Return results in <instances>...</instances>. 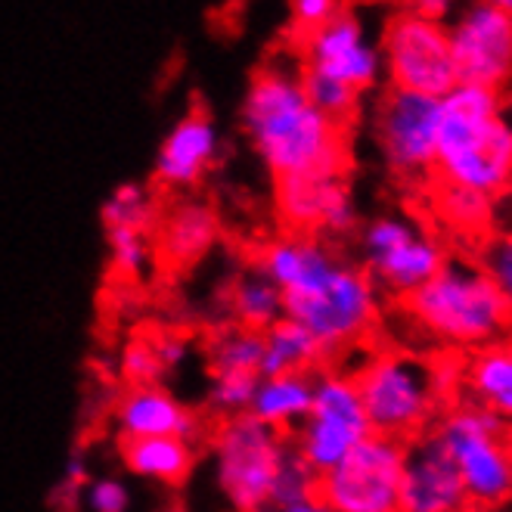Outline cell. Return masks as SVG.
<instances>
[{
    "label": "cell",
    "mask_w": 512,
    "mask_h": 512,
    "mask_svg": "<svg viewBox=\"0 0 512 512\" xmlns=\"http://www.w3.org/2000/svg\"><path fill=\"white\" fill-rule=\"evenodd\" d=\"M258 267L283 292V314L305 326L326 357L364 342L379 320V289L367 270L345 264L308 233L274 239Z\"/></svg>",
    "instance_id": "6da1fadb"
},
{
    "label": "cell",
    "mask_w": 512,
    "mask_h": 512,
    "mask_svg": "<svg viewBox=\"0 0 512 512\" xmlns=\"http://www.w3.org/2000/svg\"><path fill=\"white\" fill-rule=\"evenodd\" d=\"M243 125L277 180L342 177L348 168L345 125L317 112L295 75L280 69L258 72L246 94Z\"/></svg>",
    "instance_id": "7a4b0ae2"
},
{
    "label": "cell",
    "mask_w": 512,
    "mask_h": 512,
    "mask_svg": "<svg viewBox=\"0 0 512 512\" xmlns=\"http://www.w3.org/2000/svg\"><path fill=\"white\" fill-rule=\"evenodd\" d=\"M435 171L441 184L488 199L512 190V125L497 87L460 81L441 97Z\"/></svg>",
    "instance_id": "3957f363"
},
{
    "label": "cell",
    "mask_w": 512,
    "mask_h": 512,
    "mask_svg": "<svg viewBox=\"0 0 512 512\" xmlns=\"http://www.w3.org/2000/svg\"><path fill=\"white\" fill-rule=\"evenodd\" d=\"M407 317L438 342L488 348L509 333L512 314L503 292L475 258H447L438 274L401 298Z\"/></svg>",
    "instance_id": "277c9868"
},
{
    "label": "cell",
    "mask_w": 512,
    "mask_h": 512,
    "mask_svg": "<svg viewBox=\"0 0 512 512\" xmlns=\"http://www.w3.org/2000/svg\"><path fill=\"white\" fill-rule=\"evenodd\" d=\"M354 376L373 435L407 441L423 435L447 395V367L410 351H382Z\"/></svg>",
    "instance_id": "5b68a950"
},
{
    "label": "cell",
    "mask_w": 512,
    "mask_h": 512,
    "mask_svg": "<svg viewBox=\"0 0 512 512\" xmlns=\"http://www.w3.org/2000/svg\"><path fill=\"white\" fill-rule=\"evenodd\" d=\"M432 432L460 472L469 509H497L512 500V457L503 419L475 404H460L444 413Z\"/></svg>",
    "instance_id": "8992f818"
},
{
    "label": "cell",
    "mask_w": 512,
    "mask_h": 512,
    "mask_svg": "<svg viewBox=\"0 0 512 512\" xmlns=\"http://www.w3.org/2000/svg\"><path fill=\"white\" fill-rule=\"evenodd\" d=\"M289 450V435L261 426L246 413L224 419L212 435V460L218 488L233 512H252L270 503Z\"/></svg>",
    "instance_id": "52a82bcc"
},
{
    "label": "cell",
    "mask_w": 512,
    "mask_h": 512,
    "mask_svg": "<svg viewBox=\"0 0 512 512\" xmlns=\"http://www.w3.org/2000/svg\"><path fill=\"white\" fill-rule=\"evenodd\" d=\"M370 435L373 429L364 413V404H360L354 376L342 370L317 373L311 410L305 423L289 435L292 450L301 457V463L320 478Z\"/></svg>",
    "instance_id": "ba28073f"
},
{
    "label": "cell",
    "mask_w": 512,
    "mask_h": 512,
    "mask_svg": "<svg viewBox=\"0 0 512 512\" xmlns=\"http://www.w3.org/2000/svg\"><path fill=\"white\" fill-rule=\"evenodd\" d=\"M404 441L370 435L317 478V497L336 512H398Z\"/></svg>",
    "instance_id": "9c48e42d"
},
{
    "label": "cell",
    "mask_w": 512,
    "mask_h": 512,
    "mask_svg": "<svg viewBox=\"0 0 512 512\" xmlns=\"http://www.w3.org/2000/svg\"><path fill=\"white\" fill-rule=\"evenodd\" d=\"M382 56L395 90H410V94L441 100L460 84L450 35L441 22L413 13L395 16L385 28Z\"/></svg>",
    "instance_id": "30bf717a"
},
{
    "label": "cell",
    "mask_w": 512,
    "mask_h": 512,
    "mask_svg": "<svg viewBox=\"0 0 512 512\" xmlns=\"http://www.w3.org/2000/svg\"><path fill=\"white\" fill-rule=\"evenodd\" d=\"M367 277L388 295H410L444 267L447 255L435 236L407 218H376L360 236Z\"/></svg>",
    "instance_id": "8fae6325"
},
{
    "label": "cell",
    "mask_w": 512,
    "mask_h": 512,
    "mask_svg": "<svg viewBox=\"0 0 512 512\" xmlns=\"http://www.w3.org/2000/svg\"><path fill=\"white\" fill-rule=\"evenodd\" d=\"M438 122L441 100L410 90H388L376 115V137L388 168L401 177L435 171Z\"/></svg>",
    "instance_id": "7c38bea8"
},
{
    "label": "cell",
    "mask_w": 512,
    "mask_h": 512,
    "mask_svg": "<svg viewBox=\"0 0 512 512\" xmlns=\"http://www.w3.org/2000/svg\"><path fill=\"white\" fill-rule=\"evenodd\" d=\"M450 50H454L457 78L469 84L503 87L512 78V16L475 0L454 28H447Z\"/></svg>",
    "instance_id": "4fadbf2b"
},
{
    "label": "cell",
    "mask_w": 512,
    "mask_h": 512,
    "mask_svg": "<svg viewBox=\"0 0 512 512\" xmlns=\"http://www.w3.org/2000/svg\"><path fill=\"white\" fill-rule=\"evenodd\" d=\"M301 50H305V66L301 69L336 78L354 87L357 94L373 87L382 72V53L367 41L357 16L345 10L320 25L317 32L301 38Z\"/></svg>",
    "instance_id": "5bb4252c"
},
{
    "label": "cell",
    "mask_w": 512,
    "mask_h": 512,
    "mask_svg": "<svg viewBox=\"0 0 512 512\" xmlns=\"http://www.w3.org/2000/svg\"><path fill=\"white\" fill-rule=\"evenodd\" d=\"M469 500L460 472L435 432L404 444V475L398 512H466Z\"/></svg>",
    "instance_id": "9a60e30c"
},
{
    "label": "cell",
    "mask_w": 512,
    "mask_h": 512,
    "mask_svg": "<svg viewBox=\"0 0 512 512\" xmlns=\"http://www.w3.org/2000/svg\"><path fill=\"white\" fill-rule=\"evenodd\" d=\"M277 208L295 233L342 236L354 227L357 208L342 177H286L277 180Z\"/></svg>",
    "instance_id": "2e32d148"
},
{
    "label": "cell",
    "mask_w": 512,
    "mask_h": 512,
    "mask_svg": "<svg viewBox=\"0 0 512 512\" xmlns=\"http://www.w3.org/2000/svg\"><path fill=\"white\" fill-rule=\"evenodd\" d=\"M115 429L128 438H184L196 441L199 419L165 385H131L115 404Z\"/></svg>",
    "instance_id": "e0dca14e"
},
{
    "label": "cell",
    "mask_w": 512,
    "mask_h": 512,
    "mask_svg": "<svg viewBox=\"0 0 512 512\" xmlns=\"http://www.w3.org/2000/svg\"><path fill=\"white\" fill-rule=\"evenodd\" d=\"M218 159V131L205 112H190L168 131L156 156V180L168 190L196 187Z\"/></svg>",
    "instance_id": "ac0fdd59"
},
{
    "label": "cell",
    "mask_w": 512,
    "mask_h": 512,
    "mask_svg": "<svg viewBox=\"0 0 512 512\" xmlns=\"http://www.w3.org/2000/svg\"><path fill=\"white\" fill-rule=\"evenodd\" d=\"M314 398V373H286V376H261L246 416L258 419L261 426L292 435L311 410Z\"/></svg>",
    "instance_id": "d6986e66"
},
{
    "label": "cell",
    "mask_w": 512,
    "mask_h": 512,
    "mask_svg": "<svg viewBox=\"0 0 512 512\" xmlns=\"http://www.w3.org/2000/svg\"><path fill=\"white\" fill-rule=\"evenodd\" d=\"M215 243H218V215L202 202L174 205L159 224V255L174 267L202 261Z\"/></svg>",
    "instance_id": "ffe728a7"
},
{
    "label": "cell",
    "mask_w": 512,
    "mask_h": 512,
    "mask_svg": "<svg viewBox=\"0 0 512 512\" xmlns=\"http://www.w3.org/2000/svg\"><path fill=\"white\" fill-rule=\"evenodd\" d=\"M463 388H469V404L512 426V342L478 348L463 370Z\"/></svg>",
    "instance_id": "44dd1931"
},
{
    "label": "cell",
    "mask_w": 512,
    "mask_h": 512,
    "mask_svg": "<svg viewBox=\"0 0 512 512\" xmlns=\"http://www.w3.org/2000/svg\"><path fill=\"white\" fill-rule=\"evenodd\" d=\"M122 460L131 475L177 488L196 466V447L184 438H128L122 441Z\"/></svg>",
    "instance_id": "7402d4cb"
},
{
    "label": "cell",
    "mask_w": 512,
    "mask_h": 512,
    "mask_svg": "<svg viewBox=\"0 0 512 512\" xmlns=\"http://www.w3.org/2000/svg\"><path fill=\"white\" fill-rule=\"evenodd\" d=\"M326 360L323 345L305 326L283 317L261 333V376L311 373Z\"/></svg>",
    "instance_id": "603a6c76"
},
{
    "label": "cell",
    "mask_w": 512,
    "mask_h": 512,
    "mask_svg": "<svg viewBox=\"0 0 512 512\" xmlns=\"http://www.w3.org/2000/svg\"><path fill=\"white\" fill-rule=\"evenodd\" d=\"M230 311L236 326L252 329V333H264L277 320H283V292L274 286L264 270L255 264L246 274H239L230 286Z\"/></svg>",
    "instance_id": "cb8c5ba5"
},
{
    "label": "cell",
    "mask_w": 512,
    "mask_h": 512,
    "mask_svg": "<svg viewBox=\"0 0 512 512\" xmlns=\"http://www.w3.org/2000/svg\"><path fill=\"white\" fill-rule=\"evenodd\" d=\"M208 376L261 379V333L227 326L208 345Z\"/></svg>",
    "instance_id": "d4e9b609"
},
{
    "label": "cell",
    "mask_w": 512,
    "mask_h": 512,
    "mask_svg": "<svg viewBox=\"0 0 512 512\" xmlns=\"http://www.w3.org/2000/svg\"><path fill=\"white\" fill-rule=\"evenodd\" d=\"M438 212L454 230L478 236V233L491 230L494 199L481 196V193H472V190H463V187L441 184V190H438Z\"/></svg>",
    "instance_id": "484cf974"
},
{
    "label": "cell",
    "mask_w": 512,
    "mask_h": 512,
    "mask_svg": "<svg viewBox=\"0 0 512 512\" xmlns=\"http://www.w3.org/2000/svg\"><path fill=\"white\" fill-rule=\"evenodd\" d=\"M103 227H128V230H143L149 233L156 221V199L140 184H122L106 202H103Z\"/></svg>",
    "instance_id": "4316f807"
},
{
    "label": "cell",
    "mask_w": 512,
    "mask_h": 512,
    "mask_svg": "<svg viewBox=\"0 0 512 512\" xmlns=\"http://www.w3.org/2000/svg\"><path fill=\"white\" fill-rule=\"evenodd\" d=\"M298 84H301V90H305L308 103H311L317 112H323L326 118H333V122H339V125H345L348 118L354 115V109H357L360 94H357L354 87H348V84H342V81H336V78H326V75H320V72L301 69Z\"/></svg>",
    "instance_id": "83f0119b"
},
{
    "label": "cell",
    "mask_w": 512,
    "mask_h": 512,
    "mask_svg": "<svg viewBox=\"0 0 512 512\" xmlns=\"http://www.w3.org/2000/svg\"><path fill=\"white\" fill-rule=\"evenodd\" d=\"M106 246H109V261L115 267V274H122L125 280L143 277L149 261H153V243H149L143 230L112 227L106 230Z\"/></svg>",
    "instance_id": "f1b7e54d"
},
{
    "label": "cell",
    "mask_w": 512,
    "mask_h": 512,
    "mask_svg": "<svg viewBox=\"0 0 512 512\" xmlns=\"http://www.w3.org/2000/svg\"><path fill=\"white\" fill-rule=\"evenodd\" d=\"M311 494H317V475L301 463V457L295 454V450H289V457L280 466L277 485H274V494H270L267 506H286L295 500H305Z\"/></svg>",
    "instance_id": "f546056e"
},
{
    "label": "cell",
    "mask_w": 512,
    "mask_h": 512,
    "mask_svg": "<svg viewBox=\"0 0 512 512\" xmlns=\"http://www.w3.org/2000/svg\"><path fill=\"white\" fill-rule=\"evenodd\" d=\"M478 264L488 270V277L503 292L509 314H512V239L506 236H488V243L478 252Z\"/></svg>",
    "instance_id": "4dcf8cb0"
},
{
    "label": "cell",
    "mask_w": 512,
    "mask_h": 512,
    "mask_svg": "<svg viewBox=\"0 0 512 512\" xmlns=\"http://www.w3.org/2000/svg\"><path fill=\"white\" fill-rule=\"evenodd\" d=\"M122 376L128 379V385H156L162 379L153 339H134L122 351Z\"/></svg>",
    "instance_id": "1f68e13d"
},
{
    "label": "cell",
    "mask_w": 512,
    "mask_h": 512,
    "mask_svg": "<svg viewBox=\"0 0 512 512\" xmlns=\"http://www.w3.org/2000/svg\"><path fill=\"white\" fill-rule=\"evenodd\" d=\"M84 503L90 512H128L131 509V491H128L125 481H118L112 475L87 478Z\"/></svg>",
    "instance_id": "d6a6232c"
},
{
    "label": "cell",
    "mask_w": 512,
    "mask_h": 512,
    "mask_svg": "<svg viewBox=\"0 0 512 512\" xmlns=\"http://www.w3.org/2000/svg\"><path fill=\"white\" fill-rule=\"evenodd\" d=\"M336 13H342V0H292V22L301 38L317 32Z\"/></svg>",
    "instance_id": "836d02e7"
},
{
    "label": "cell",
    "mask_w": 512,
    "mask_h": 512,
    "mask_svg": "<svg viewBox=\"0 0 512 512\" xmlns=\"http://www.w3.org/2000/svg\"><path fill=\"white\" fill-rule=\"evenodd\" d=\"M153 348H156V357H159L162 376L171 373V370H180L190 360V342L180 339V336H171V333L153 339Z\"/></svg>",
    "instance_id": "e575fe53"
},
{
    "label": "cell",
    "mask_w": 512,
    "mask_h": 512,
    "mask_svg": "<svg viewBox=\"0 0 512 512\" xmlns=\"http://www.w3.org/2000/svg\"><path fill=\"white\" fill-rule=\"evenodd\" d=\"M407 13L413 16H423V19H432V22H444L450 13H454L457 0H407Z\"/></svg>",
    "instance_id": "d590c367"
},
{
    "label": "cell",
    "mask_w": 512,
    "mask_h": 512,
    "mask_svg": "<svg viewBox=\"0 0 512 512\" xmlns=\"http://www.w3.org/2000/svg\"><path fill=\"white\" fill-rule=\"evenodd\" d=\"M491 230H494V236L512 239V190H506V193H500V196L494 199Z\"/></svg>",
    "instance_id": "8d00e7d4"
},
{
    "label": "cell",
    "mask_w": 512,
    "mask_h": 512,
    "mask_svg": "<svg viewBox=\"0 0 512 512\" xmlns=\"http://www.w3.org/2000/svg\"><path fill=\"white\" fill-rule=\"evenodd\" d=\"M267 512H336V509L329 506L323 497L311 494L305 500H295V503H286V506H267Z\"/></svg>",
    "instance_id": "74e56055"
},
{
    "label": "cell",
    "mask_w": 512,
    "mask_h": 512,
    "mask_svg": "<svg viewBox=\"0 0 512 512\" xmlns=\"http://www.w3.org/2000/svg\"><path fill=\"white\" fill-rule=\"evenodd\" d=\"M485 4H491V7H497V10L512 16V0H485Z\"/></svg>",
    "instance_id": "f35d334b"
},
{
    "label": "cell",
    "mask_w": 512,
    "mask_h": 512,
    "mask_svg": "<svg viewBox=\"0 0 512 512\" xmlns=\"http://www.w3.org/2000/svg\"><path fill=\"white\" fill-rule=\"evenodd\" d=\"M506 450H509V457H512V426H506Z\"/></svg>",
    "instance_id": "ab89813d"
},
{
    "label": "cell",
    "mask_w": 512,
    "mask_h": 512,
    "mask_svg": "<svg viewBox=\"0 0 512 512\" xmlns=\"http://www.w3.org/2000/svg\"><path fill=\"white\" fill-rule=\"evenodd\" d=\"M168 512H184V509H168Z\"/></svg>",
    "instance_id": "60d3db41"
}]
</instances>
